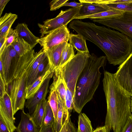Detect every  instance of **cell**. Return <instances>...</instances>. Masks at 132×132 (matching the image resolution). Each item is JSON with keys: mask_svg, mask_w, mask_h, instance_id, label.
<instances>
[{"mask_svg": "<svg viewBox=\"0 0 132 132\" xmlns=\"http://www.w3.org/2000/svg\"><path fill=\"white\" fill-rule=\"evenodd\" d=\"M90 54L89 53H82L78 51L69 62L62 68H60L62 76L67 87L72 93L73 100L77 81L86 65Z\"/></svg>", "mask_w": 132, "mask_h": 132, "instance_id": "4", "label": "cell"}, {"mask_svg": "<svg viewBox=\"0 0 132 132\" xmlns=\"http://www.w3.org/2000/svg\"><path fill=\"white\" fill-rule=\"evenodd\" d=\"M18 37V33L16 30L10 28L7 37L6 47L11 45Z\"/></svg>", "mask_w": 132, "mask_h": 132, "instance_id": "29", "label": "cell"}, {"mask_svg": "<svg viewBox=\"0 0 132 132\" xmlns=\"http://www.w3.org/2000/svg\"><path fill=\"white\" fill-rule=\"evenodd\" d=\"M68 0H53L50 3V10L55 11L62 7L64 4Z\"/></svg>", "mask_w": 132, "mask_h": 132, "instance_id": "31", "label": "cell"}, {"mask_svg": "<svg viewBox=\"0 0 132 132\" xmlns=\"http://www.w3.org/2000/svg\"><path fill=\"white\" fill-rule=\"evenodd\" d=\"M48 59L47 57L39 65L35 77L34 81L39 77L45 74L50 69Z\"/></svg>", "mask_w": 132, "mask_h": 132, "instance_id": "28", "label": "cell"}, {"mask_svg": "<svg viewBox=\"0 0 132 132\" xmlns=\"http://www.w3.org/2000/svg\"><path fill=\"white\" fill-rule=\"evenodd\" d=\"M93 132H108L105 126L97 128Z\"/></svg>", "mask_w": 132, "mask_h": 132, "instance_id": "41", "label": "cell"}, {"mask_svg": "<svg viewBox=\"0 0 132 132\" xmlns=\"http://www.w3.org/2000/svg\"><path fill=\"white\" fill-rule=\"evenodd\" d=\"M93 21L116 29L132 39V13L124 12L116 17Z\"/></svg>", "mask_w": 132, "mask_h": 132, "instance_id": "6", "label": "cell"}, {"mask_svg": "<svg viewBox=\"0 0 132 132\" xmlns=\"http://www.w3.org/2000/svg\"><path fill=\"white\" fill-rule=\"evenodd\" d=\"M79 8L72 7L64 11L61 10L55 18L45 20L43 24L38 23L40 33L41 34V38L55 29L63 26H67L77 15Z\"/></svg>", "mask_w": 132, "mask_h": 132, "instance_id": "5", "label": "cell"}, {"mask_svg": "<svg viewBox=\"0 0 132 132\" xmlns=\"http://www.w3.org/2000/svg\"><path fill=\"white\" fill-rule=\"evenodd\" d=\"M106 56L98 57L90 54L85 66L80 74L76 85L73 100V109L80 113L85 105L93 98L100 83V68L106 65Z\"/></svg>", "mask_w": 132, "mask_h": 132, "instance_id": "2", "label": "cell"}, {"mask_svg": "<svg viewBox=\"0 0 132 132\" xmlns=\"http://www.w3.org/2000/svg\"><path fill=\"white\" fill-rule=\"evenodd\" d=\"M68 120H67L64 123V124L63 126L61 129V130L59 132H67V123Z\"/></svg>", "mask_w": 132, "mask_h": 132, "instance_id": "42", "label": "cell"}, {"mask_svg": "<svg viewBox=\"0 0 132 132\" xmlns=\"http://www.w3.org/2000/svg\"><path fill=\"white\" fill-rule=\"evenodd\" d=\"M102 81L107 104L105 126L108 132H121L131 111V97L121 87L114 73L104 72Z\"/></svg>", "mask_w": 132, "mask_h": 132, "instance_id": "1", "label": "cell"}, {"mask_svg": "<svg viewBox=\"0 0 132 132\" xmlns=\"http://www.w3.org/2000/svg\"><path fill=\"white\" fill-rule=\"evenodd\" d=\"M53 71H54L50 68L45 74L39 77L32 84L27 87L26 99L29 98L34 95L40 88L44 80Z\"/></svg>", "mask_w": 132, "mask_h": 132, "instance_id": "20", "label": "cell"}, {"mask_svg": "<svg viewBox=\"0 0 132 132\" xmlns=\"http://www.w3.org/2000/svg\"><path fill=\"white\" fill-rule=\"evenodd\" d=\"M70 34L67 26H63L51 31L38 41L45 51L62 43H68Z\"/></svg>", "mask_w": 132, "mask_h": 132, "instance_id": "9", "label": "cell"}, {"mask_svg": "<svg viewBox=\"0 0 132 132\" xmlns=\"http://www.w3.org/2000/svg\"><path fill=\"white\" fill-rule=\"evenodd\" d=\"M67 132H77L75 127L71 121L70 117L67 123Z\"/></svg>", "mask_w": 132, "mask_h": 132, "instance_id": "38", "label": "cell"}, {"mask_svg": "<svg viewBox=\"0 0 132 132\" xmlns=\"http://www.w3.org/2000/svg\"><path fill=\"white\" fill-rule=\"evenodd\" d=\"M12 45L20 56H22L30 51V45L22 38L18 37L12 44Z\"/></svg>", "mask_w": 132, "mask_h": 132, "instance_id": "23", "label": "cell"}, {"mask_svg": "<svg viewBox=\"0 0 132 132\" xmlns=\"http://www.w3.org/2000/svg\"><path fill=\"white\" fill-rule=\"evenodd\" d=\"M18 18L17 14L11 12L6 13L0 19V37L5 34Z\"/></svg>", "mask_w": 132, "mask_h": 132, "instance_id": "18", "label": "cell"}, {"mask_svg": "<svg viewBox=\"0 0 132 132\" xmlns=\"http://www.w3.org/2000/svg\"><path fill=\"white\" fill-rule=\"evenodd\" d=\"M9 30L5 34L0 37V54L2 53L6 47L7 37Z\"/></svg>", "mask_w": 132, "mask_h": 132, "instance_id": "33", "label": "cell"}, {"mask_svg": "<svg viewBox=\"0 0 132 132\" xmlns=\"http://www.w3.org/2000/svg\"><path fill=\"white\" fill-rule=\"evenodd\" d=\"M65 102L66 106L70 112L73 109V97L72 93L69 89L67 85Z\"/></svg>", "mask_w": 132, "mask_h": 132, "instance_id": "30", "label": "cell"}, {"mask_svg": "<svg viewBox=\"0 0 132 132\" xmlns=\"http://www.w3.org/2000/svg\"><path fill=\"white\" fill-rule=\"evenodd\" d=\"M114 74L121 87L132 98V52Z\"/></svg>", "mask_w": 132, "mask_h": 132, "instance_id": "8", "label": "cell"}, {"mask_svg": "<svg viewBox=\"0 0 132 132\" xmlns=\"http://www.w3.org/2000/svg\"><path fill=\"white\" fill-rule=\"evenodd\" d=\"M124 12L123 11L115 9L102 12L90 15L76 16L74 19H89L91 20L104 19L115 17L122 14Z\"/></svg>", "mask_w": 132, "mask_h": 132, "instance_id": "19", "label": "cell"}, {"mask_svg": "<svg viewBox=\"0 0 132 132\" xmlns=\"http://www.w3.org/2000/svg\"><path fill=\"white\" fill-rule=\"evenodd\" d=\"M10 1V0H0V16L1 17L5 6Z\"/></svg>", "mask_w": 132, "mask_h": 132, "instance_id": "39", "label": "cell"}, {"mask_svg": "<svg viewBox=\"0 0 132 132\" xmlns=\"http://www.w3.org/2000/svg\"><path fill=\"white\" fill-rule=\"evenodd\" d=\"M20 57L12 45L5 47L0 54L6 85L13 79Z\"/></svg>", "mask_w": 132, "mask_h": 132, "instance_id": "7", "label": "cell"}, {"mask_svg": "<svg viewBox=\"0 0 132 132\" xmlns=\"http://www.w3.org/2000/svg\"><path fill=\"white\" fill-rule=\"evenodd\" d=\"M82 3V5L76 16L90 15L111 10L105 4L84 2Z\"/></svg>", "mask_w": 132, "mask_h": 132, "instance_id": "14", "label": "cell"}, {"mask_svg": "<svg viewBox=\"0 0 132 132\" xmlns=\"http://www.w3.org/2000/svg\"><path fill=\"white\" fill-rule=\"evenodd\" d=\"M82 5V3H77L75 2H67L64 4L63 6H69L72 7L73 8H80Z\"/></svg>", "mask_w": 132, "mask_h": 132, "instance_id": "37", "label": "cell"}, {"mask_svg": "<svg viewBox=\"0 0 132 132\" xmlns=\"http://www.w3.org/2000/svg\"><path fill=\"white\" fill-rule=\"evenodd\" d=\"M74 48L69 43H67L62 51L60 64L57 67L62 68L74 56Z\"/></svg>", "mask_w": 132, "mask_h": 132, "instance_id": "22", "label": "cell"}, {"mask_svg": "<svg viewBox=\"0 0 132 132\" xmlns=\"http://www.w3.org/2000/svg\"><path fill=\"white\" fill-rule=\"evenodd\" d=\"M121 132H132V114L127 119Z\"/></svg>", "mask_w": 132, "mask_h": 132, "instance_id": "32", "label": "cell"}, {"mask_svg": "<svg viewBox=\"0 0 132 132\" xmlns=\"http://www.w3.org/2000/svg\"><path fill=\"white\" fill-rule=\"evenodd\" d=\"M47 57L46 54L42 48L38 52L36 53L35 59L32 66L28 77L27 87L32 84L34 82L38 67L40 63Z\"/></svg>", "mask_w": 132, "mask_h": 132, "instance_id": "16", "label": "cell"}, {"mask_svg": "<svg viewBox=\"0 0 132 132\" xmlns=\"http://www.w3.org/2000/svg\"><path fill=\"white\" fill-rule=\"evenodd\" d=\"M67 43H62L44 51L48 59L50 68L52 70L54 71L59 66L62 51Z\"/></svg>", "mask_w": 132, "mask_h": 132, "instance_id": "12", "label": "cell"}, {"mask_svg": "<svg viewBox=\"0 0 132 132\" xmlns=\"http://www.w3.org/2000/svg\"><path fill=\"white\" fill-rule=\"evenodd\" d=\"M47 101L46 98L42 100L37 106L34 111L31 115L37 127L40 129L43 120Z\"/></svg>", "mask_w": 132, "mask_h": 132, "instance_id": "21", "label": "cell"}, {"mask_svg": "<svg viewBox=\"0 0 132 132\" xmlns=\"http://www.w3.org/2000/svg\"><path fill=\"white\" fill-rule=\"evenodd\" d=\"M54 72L53 71L50 74L37 92L32 97L27 99L25 102V106L28 109L30 115L34 113L38 104L46 98L48 92L50 81L54 75Z\"/></svg>", "mask_w": 132, "mask_h": 132, "instance_id": "11", "label": "cell"}, {"mask_svg": "<svg viewBox=\"0 0 132 132\" xmlns=\"http://www.w3.org/2000/svg\"><path fill=\"white\" fill-rule=\"evenodd\" d=\"M38 132H55L53 125L48 126H42Z\"/></svg>", "mask_w": 132, "mask_h": 132, "instance_id": "35", "label": "cell"}, {"mask_svg": "<svg viewBox=\"0 0 132 132\" xmlns=\"http://www.w3.org/2000/svg\"><path fill=\"white\" fill-rule=\"evenodd\" d=\"M78 128L77 132H93V129L90 119L84 113L78 116Z\"/></svg>", "mask_w": 132, "mask_h": 132, "instance_id": "24", "label": "cell"}, {"mask_svg": "<svg viewBox=\"0 0 132 132\" xmlns=\"http://www.w3.org/2000/svg\"><path fill=\"white\" fill-rule=\"evenodd\" d=\"M0 98L3 96L6 91V85L1 76L0 75Z\"/></svg>", "mask_w": 132, "mask_h": 132, "instance_id": "36", "label": "cell"}, {"mask_svg": "<svg viewBox=\"0 0 132 132\" xmlns=\"http://www.w3.org/2000/svg\"><path fill=\"white\" fill-rule=\"evenodd\" d=\"M0 75L1 76L2 78L5 83L6 86V85L4 71L2 63L1 60H0Z\"/></svg>", "mask_w": 132, "mask_h": 132, "instance_id": "40", "label": "cell"}, {"mask_svg": "<svg viewBox=\"0 0 132 132\" xmlns=\"http://www.w3.org/2000/svg\"><path fill=\"white\" fill-rule=\"evenodd\" d=\"M105 5L111 9L116 10L125 12L132 13V2Z\"/></svg>", "mask_w": 132, "mask_h": 132, "instance_id": "27", "label": "cell"}, {"mask_svg": "<svg viewBox=\"0 0 132 132\" xmlns=\"http://www.w3.org/2000/svg\"><path fill=\"white\" fill-rule=\"evenodd\" d=\"M50 89V93L48 97V101L53 112L55 122L56 120L58 110L57 95L55 89Z\"/></svg>", "mask_w": 132, "mask_h": 132, "instance_id": "25", "label": "cell"}, {"mask_svg": "<svg viewBox=\"0 0 132 132\" xmlns=\"http://www.w3.org/2000/svg\"><path fill=\"white\" fill-rule=\"evenodd\" d=\"M11 99L6 92L0 98V117L3 119L11 132H14L16 127L14 125L15 118Z\"/></svg>", "mask_w": 132, "mask_h": 132, "instance_id": "10", "label": "cell"}, {"mask_svg": "<svg viewBox=\"0 0 132 132\" xmlns=\"http://www.w3.org/2000/svg\"><path fill=\"white\" fill-rule=\"evenodd\" d=\"M18 37L23 39L29 44L32 48L38 43V40L40 38L35 36L28 29L27 25L24 23H19L15 28Z\"/></svg>", "mask_w": 132, "mask_h": 132, "instance_id": "15", "label": "cell"}, {"mask_svg": "<svg viewBox=\"0 0 132 132\" xmlns=\"http://www.w3.org/2000/svg\"><path fill=\"white\" fill-rule=\"evenodd\" d=\"M69 41V43L78 51L82 53H89L86 44V39L81 35L78 34H70Z\"/></svg>", "mask_w": 132, "mask_h": 132, "instance_id": "17", "label": "cell"}, {"mask_svg": "<svg viewBox=\"0 0 132 132\" xmlns=\"http://www.w3.org/2000/svg\"><path fill=\"white\" fill-rule=\"evenodd\" d=\"M0 132H11L1 117H0Z\"/></svg>", "mask_w": 132, "mask_h": 132, "instance_id": "34", "label": "cell"}, {"mask_svg": "<svg viewBox=\"0 0 132 132\" xmlns=\"http://www.w3.org/2000/svg\"><path fill=\"white\" fill-rule=\"evenodd\" d=\"M39 129L37 126L29 113H26L22 110L21 119L16 127L17 132H38Z\"/></svg>", "mask_w": 132, "mask_h": 132, "instance_id": "13", "label": "cell"}, {"mask_svg": "<svg viewBox=\"0 0 132 132\" xmlns=\"http://www.w3.org/2000/svg\"><path fill=\"white\" fill-rule=\"evenodd\" d=\"M55 121V118L53 112L47 101L42 126H48L53 125Z\"/></svg>", "mask_w": 132, "mask_h": 132, "instance_id": "26", "label": "cell"}, {"mask_svg": "<svg viewBox=\"0 0 132 132\" xmlns=\"http://www.w3.org/2000/svg\"><path fill=\"white\" fill-rule=\"evenodd\" d=\"M131 112H132V98H131Z\"/></svg>", "mask_w": 132, "mask_h": 132, "instance_id": "43", "label": "cell"}, {"mask_svg": "<svg viewBox=\"0 0 132 132\" xmlns=\"http://www.w3.org/2000/svg\"><path fill=\"white\" fill-rule=\"evenodd\" d=\"M35 53L33 49L20 56L13 79L6 86V91L11 99L14 115L24 107L28 77Z\"/></svg>", "mask_w": 132, "mask_h": 132, "instance_id": "3", "label": "cell"}]
</instances>
